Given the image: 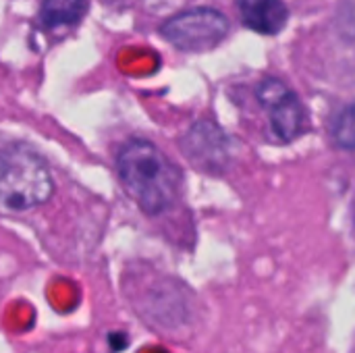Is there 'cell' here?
<instances>
[{
  "mask_svg": "<svg viewBox=\"0 0 355 353\" xmlns=\"http://www.w3.org/2000/svg\"><path fill=\"white\" fill-rule=\"evenodd\" d=\"M85 10V0H44L42 21L46 27H71Z\"/></svg>",
  "mask_w": 355,
  "mask_h": 353,
  "instance_id": "52a82bcc",
  "label": "cell"
},
{
  "mask_svg": "<svg viewBox=\"0 0 355 353\" xmlns=\"http://www.w3.org/2000/svg\"><path fill=\"white\" fill-rule=\"evenodd\" d=\"M241 21L264 35L283 31L289 21V8L283 0H237Z\"/></svg>",
  "mask_w": 355,
  "mask_h": 353,
  "instance_id": "8992f818",
  "label": "cell"
},
{
  "mask_svg": "<svg viewBox=\"0 0 355 353\" xmlns=\"http://www.w3.org/2000/svg\"><path fill=\"white\" fill-rule=\"evenodd\" d=\"M187 158L204 171H216L227 158V139L212 123L193 125L181 141Z\"/></svg>",
  "mask_w": 355,
  "mask_h": 353,
  "instance_id": "5b68a950",
  "label": "cell"
},
{
  "mask_svg": "<svg viewBox=\"0 0 355 353\" xmlns=\"http://www.w3.org/2000/svg\"><path fill=\"white\" fill-rule=\"evenodd\" d=\"M258 100L264 106L270 127L281 141H291L308 129V112L293 89L279 79H264L258 85Z\"/></svg>",
  "mask_w": 355,
  "mask_h": 353,
  "instance_id": "277c9868",
  "label": "cell"
},
{
  "mask_svg": "<svg viewBox=\"0 0 355 353\" xmlns=\"http://www.w3.org/2000/svg\"><path fill=\"white\" fill-rule=\"evenodd\" d=\"M333 137H335L339 148L355 150V104L347 106L339 114V119L335 123V129H333Z\"/></svg>",
  "mask_w": 355,
  "mask_h": 353,
  "instance_id": "ba28073f",
  "label": "cell"
},
{
  "mask_svg": "<svg viewBox=\"0 0 355 353\" xmlns=\"http://www.w3.org/2000/svg\"><path fill=\"white\" fill-rule=\"evenodd\" d=\"M116 175L125 193L148 216L171 210L181 191V171L148 139L133 137L116 154Z\"/></svg>",
  "mask_w": 355,
  "mask_h": 353,
  "instance_id": "6da1fadb",
  "label": "cell"
},
{
  "mask_svg": "<svg viewBox=\"0 0 355 353\" xmlns=\"http://www.w3.org/2000/svg\"><path fill=\"white\" fill-rule=\"evenodd\" d=\"M54 177L44 156L27 144H0V206L29 212L54 196Z\"/></svg>",
  "mask_w": 355,
  "mask_h": 353,
  "instance_id": "7a4b0ae2",
  "label": "cell"
},
{
  "mask_svg": "<svg viewBox=\"0 0 355 353\" xmlns=\"http://www.w3.org/2000/svg\"><path fill=\"white\" fill-rule=\"evenodd\" d=\"M229 33V19L208 6L189 8L162 23V35L183 52H206L216 48Z\"/></svg>",
  "mask_w": 355,
  "mask_h": 353,
  "instance_id": "3957f363",
  "label": "cell"
}]
</instances>
